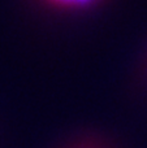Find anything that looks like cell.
<instances>
[{"label": "cell", "instance_id": "7a4b0ae2", "mask_svg": "<svg viewBox=\"0 0 147 148\" xmlns=\"http://www.w3.org/2000/svg\"><path fill=\"white\" fill-rule=\"evenodd\" d=\"M54 148H120L108 134L95 129H82L67 135Z\"/></svg>", "mask_w": 147, "mask_h": 148}, {"label": "cell", "instance_id": "6da1fadb", "mask_svg": "<svg viewBox=\"0 0 147 148\" xmlns=\"http://www.w3.org/2000/svg\"><path fill=\"white\" fill-rule=\"evenodd\" d=\"M38 10L59 17H77L94 13L111 0H29Z\"/></svg>", "mask_w": 147, "mask_h": 148}]
</instances>
